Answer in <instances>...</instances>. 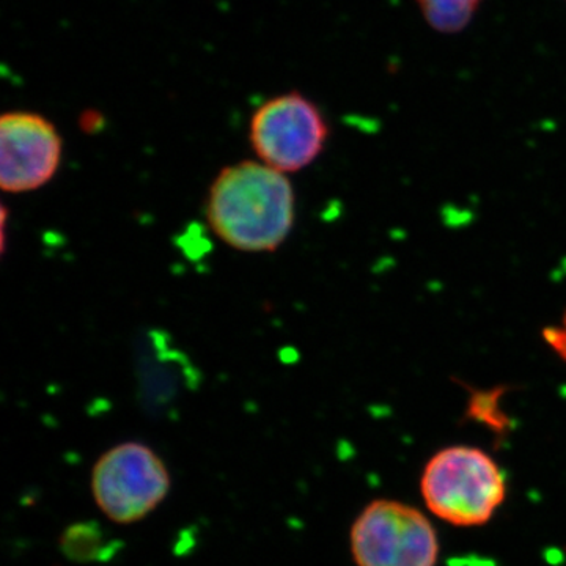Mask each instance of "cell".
Listing matches in <instances>:
<instances>
[{"instance_id":"6da1fadb","label":"cell","mask_w":566,"mask_h":566,"mask_svg":"<svg viewBox=\"0 0 566 566\" xmlns=\"http://www.w3.org/2000/svg\"><path fill=\"white\" fill-rule=\"evenodd\" d=\"M294 191L286 175L264 163L226 167L208 193L212 232L243 252H273L294 223Z\"/></svg>"},{"instance_id":"7a4b0ae2","label":"cell","mask_w":566,"mask_h":566,"mask_svg":"<svg viewBox=\"0 0 566 566\" xmlns=\"http://www.w3.org/2000/svg\"><path fill=\"white\" fill-rule=\"evenodd\" d=\"M420 494L428 512L450 526L482 527L504 505L506 479L485 450L447 447L424 465Z\"/></svg>"},{"instance_id":"3957f363","label":"cell","mask_w":566,"mask_h":566,"mask_svg":"<svg viewBox=\"0 0 566 566\" xmlns=\"http://www.w3.org/2000/svg\"><path fill=\"white\" fill-rule=\"evenodd\" d=\"M349 546L356 566H436L438 532L422 510L376 499L354 520Z\"/></svg>"},{"instance_id":"277c9868","label":"cell","mask_w":566,"mask_h":566,"mask_svg":"<svg viewBox=\"0 0 566 566\" xmlns=\"http://www.w3.org/2000/svg\"><path fill=\"white\" fill-rule=\"evenodd\" d=\"M92 494L107 520L139 523L170 493L172 476L163 458L140 442H123L98 458L92 471Z\"/></svg>"},{"instance_id":"5b68a950","label":"cell","mask_w":566,"mask_h":566,"mask_svg":"<svg viewBox=\"0 0 566 566\" xmlns=\"http://www.w3.org/2000/svg\"><path fill=\"white\" fill-rule=\"evenodd\" d=\"M327 139L322 112L303 95L290 93L253 114L251 144L260 161L283 174L300 172L318 158Z\"/></svg>"},{"instance_id":"8992f818","label":"cell","mask_w":566,"mask_h":566,"mask_svg":"<svg viewBox=\"0 0 566 566\" xmlns=\"http://www.w3.org/2000/svg\"><path fill=\"white\" fill-rule=\"evenodd\" d=\"M62 163V137L46 118L9 112L0 120V186L24 193L43 188Z\"/></svg>"},{"instance_id":"52a82bcc","label":"cell","mask_w":566,"mask_h":566,"mask_svg":"<svg viewBox=\"0 0 566 566\" xmlns=\"http://www.w3.org/2000/svg\"><path fill=\"white\" fill-rule=\"evenodd\" d=\"M111 542L104 536L102 528L92 523L74 524L61 536L63 556L80 564L103 560L104 554L111 556Z\"/></svg>"},{"instance_id":"ba28073f","label":"cell","mask_w":566,"mask_h":566,"mask_svg":"<svg viewBox=\"0 0 566 566\" xmlns=\"http://www.w3.org/2000/svg\"><path fill=\"white\" fill-rule=\"evenodd\" d=\"M424 20L442 33L463 31L482 0H416Z\"/></svg>"},{"instance_id":"9c48e42d","label":"cell","mask_w":566,"mask_h":566,"mask_svg":"<svg viewBox=\"0 0 566 566\" xmlns=\"http://www.w3.org/2000/svg\"><path fill=\"white\" fill-rule=\"evenodd\" d=\"M547 344L553 346L554 352L560 354L566 360V316L564 324L560 327H554V329H547L545 333Z\"/></svg>"}]
</instances>
